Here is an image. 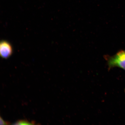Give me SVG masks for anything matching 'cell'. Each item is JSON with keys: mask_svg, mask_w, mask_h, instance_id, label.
<instances>
[{"mask_svg": "<svg viewBox=\"0 0 125 125\" xmlns=\"http://www.w3.org/2000/svg\"><path fill=\"white\" fill-rule=\"evenodd\" d=\"M109 69L118 67L125 70V50L120 51L112 57H106Z\"/></svg>", "mask_w": 125, "mask_h": 125, "instance_id": "6da1fadb", "label": "cell"}, {"mask_svg": "<svg viewBox=\"0 0 125 125\" xmlns=\"http://www.w3.org/2000/svg\"><path fill=\"white\" fill-rule=\"evenodd\" d=\"M13 53L11 44L7 41H3L0 44V55L3 58L7 59L10 57Z\"/></svg>", "mask_w": 125, "mask_h": 125, "instance_id": "7a4b0ae2", "label": "cell"}, {"mask_svg": "<svg viewBox=\"0 0 125 125\" xmlns=\"http://www.w3.org/2000/svg\"><path fill=\"white\" fill-rule=\"evenodd\" d=\"M0 125H9V122H6L4 121L2 119V118H1V117H0Z\"/></svg>", "mask_w": 125, "mask_h": 125, "instance_id": "277c9868", "label": "cell"}, {"mask_svg": "<svg viewBox=\"0 0 125 125\" xmlns=\"http://www.w3.org/2000/svg\"><path fill=\"white\" fill-rule=\"evenodd\" d=\"M35 122L32 121L29 122L26 120H20L17 121L13 125H34Z\"/></svg>", "mask_w": 125, "mask_h": 125, "instance_id": "3957f363", "label": "cell"}]
</instances>
